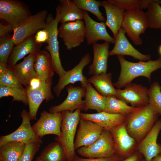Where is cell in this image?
Returning <instances> with one entry per match:
<instances>
[{
	"label": "cell",
	"mask_w": 161,
	"mask_h": 161,
	"mask_svg": "<svg viewBox=\"0 0 161 161\" xmlns=\"http://www.w3.org/2000/svg\"><path fill=\"white\" fill-rule=\"evenodd\" d=\"M48 38V32L46 29L38 30L35 35L36 41L39 44L45 42L46 43Z\"/></svg>",
	"instance_id": "b9f144b4"
},
{
	"label": "cell",
	"mask_w": 161,
	"mask_h": 161,
	"mask_svg": "<svg viewBox=\"0 0 161 161\" xmlns=\"http://www.w3.org/2000/svg\"><path fill=\"white\" fill-rule=\"evenodd\" d=\"M117 58L120 64L121 70L117 81L113 84L118 89L125 87L131 83L133 79L139 76L145 77L150 81L152 72L161 69L160 56L155 60L140 61L136 63L126 60L123 55H118Z\"/></svg>",
	"instance_id": "6da1fadb"
},
{
	"label": "cell",
	"mask_w": 161,
	"mask_h": 161,
	"mask_svg": "<svg viewBox=\"0 0 161 161\" xmlns=\"http://www.w3.org/2000/svg\"><path fill=\"white\" fill-rule=\"evenodd\" d=\"M39 156L44 161H66L63 147L56 141L46 146Z\"/></svg>",
	"instance_id": "1f68e13d"
},
{
	"label": "cell",
	"mask_w": 161,
	"mask_h": 161,
	"mask_svg": "<svg viewBox=\"0 0 161 161\" xmlns=\"http://www.w3.org/2000/svg\"><path fill=\"white\" fill-rule=\"evenodd\" d=\"M36 55L30 54L19 64L11 67L9 66L23 86L26 87L32 79L36 77V74L34 67Z\"/></svg>",
	"instance_id": "cb8c5ba5"
},
{
	"label": "cell",
	"mask_w": 161,
	"mask_h": 161,
	"mask_svg": "<svg viewBox=\"0 0 161 161\" xmlns=\"http://www.w3.org/2000/svg\"><path fill=\"white\" fill-rule=\"evenodd\" d=\"M101 6L104 7L106 12V20L105 25L111 31L115 39L122 27L125 11L107 1H102Z\"/></svg>",
	"instance_id": "4316f807"
},
{
	"label": "cell",
	"mask_w": 161,
	"mask_h": 161,
	"mask_svg": "<svg viewBox=\"0 0 161 161\" xmlns=\"http://www.w3.org/2000/svg\"><path fill=\"white\" fill-rule=\"evenodd\" d=\"M73 1L78 8L83 11L91 13L96 16L98 20L101 22L105 21V18L99 9L102 5V1L96 0H73Z\"/></svg>",
	"instance_id": "e575fe53"
},
{
	"label": "cell",
	"mask_w": 161,
	"mask_h": 161,
	"mask_svg": "<svg viewBox=\"0 0 161 161\" xmlns=\"http://www.w3.org/2000/svg\"><path fill=\"white\" fill-rule=\"evenodd\" d=\"M103 130L102 128L94 122L80 118L75 140V149L93 143Z\"/></svg>",
	"instance_id": "2e32d148"
},
{
	"label": "cell",
	"mask_w": 161,
	"mask_h": 161,
	"mask_svg": "<svg viewBox=\"0 0 161 161\" xmlns=\"http://www.w3.org/2000/svg\"><path fill=\"white\" fill-rule=\"evenodd\" d=\"M127 116L104 111L92 114L80 113V118L91 121L103 130L110 132L117 126L124 123Z\"/></svg>",
	"instance_id": "44dd1931"
},
{
	"label": "cell",
	"mask_w": 161,
	"mask_h": 161,
	"mask_svg": "<svg viewBox=\"0 0 161 161\" xmlns=\"http://www.w3.org/2000/svg\"><path fill=\"white\" fill-rule=\"evenodd\" d=\"M110 132L114 143L115 154L123 159L131 155L135 140L128 133L125 123L115 128Z\"/></svg>",
	"instance_id": "d6986e66"
},
{
	"label": "cell",
	"mask_w": 161,
	"mask_h": 161,
	"mask_svg": "<svg viewBox=\"0 0 161 161\" xmlns=\"http://www.w3.org/2000/svg\"><path fill=\"white\" fill-rule=\"evenodd\" d=\"M161 130V120L156 121L150 131L139 143V152L144 158V161H151L161 154V145L157 143L158 134Z\"/></svg>",
	"instance_id": "9a60e30c"
},
{
	"label": "cell",
	"mask_w": 161,
	"mask_h": 161,
	"mask_svg": "<svg viewBox=\"0 0 161 161\" xmlns=\"http://www.w3.org/2000/svg\"><path fill=\"white\" fill-rule=\"evenodd\" d=\"M109 2L126 11L139 9L140 0H107Z\"/></svg>",
	"instance_id": "ab89813d"
},
{
	"label": "cell",
	"mask_w": 161,
	"mask_h": 161,
	"mask_svg": "<svg viewBox=\"0 0 161 161\" xmlns=\"http://www.w3.org/2000/svg\"><path fill=\"white\" fill-rule=\"evenodd\" d=\"M29 7L18 0H0V19L14 29L22 24L32 16Z\"/></svg>",
	"instance_id": "277c9868"
},
{
	"label": "cell",
	"mask_w": 161,
	"mask_h": 161,
	"mask_svg": "<svg viewBox=\"0 0 161 161\" xmlns=\"http://www.w3.org/2000/svg\"><path fill=\"white\" fill-rule=\"evenodd\" d=\"M123 158L115 154L106 158H86L80 157L76 155L73 161H120Z\"/></svg>",
	"instance_id": "60d3db41"
},
{
	"label": "cell",
	"mask_w": 161,
	"mask_h": 161,
	"mask_svg": "<svg viewBox=\"0 0 161 161\" xmlns=\"http://www.w3.org/2000/svg\"><path fill=\"white\" fill-rule=\"evenodd\" d=\"M41 144L34 142L26 144L23 152L18 161H32L40 149Z\"/></svg>",
	"instance_id": "f35d334b"
},
{
	"label": "cell",
	"mask_w": 161,
	"mask_h": 161,
	"mask_svg": "<svg viewBox=\"0 0 161 161\" xmlns=\"http://www.w3.org/2000/svg\"><path fill=\"white\" fill-rule=\"evenodd\" d=\"M109 43L105 41L102 44L96 43L92 45L93 58L89 68V75H93L106 73L109 56Z\"/></svg>",
	"instance_id": "7402d4cb"
},
{
	"label": "cell",
	"mask_w": 161,
	"mask_h": 161,
	"mask_svg": "<svg viewBox=\"0 0 161 161\" xmlns=\"http://www.w3.org/2000/svg\"><path fill=\"white\" fill-rule=\"evenodd\" d=\"M161 0H154L147 8L146 12L148 27L161 29Z\"/></svg>",
	"instance_id": "d6a6232c"
},
{
	"label": "cell",
	"mask_w": 161,
	"mask_h": 161,
	"mask_svg": "<svg viewBox=\"0 0 161 161\" xmlns=\"http://www.w3.org/2000/svg\"><path fill=\"white\" fill-rule=\"evenodd\" d=\"M126 33L125 30L121 27L115 38L114 47L109 51V56L127 55L140 61H146L150 60V55H144L135 48L126 37Z\"/></svg>",
	"instance_id": "ffe728a7"
},
{
	"label": "cell",
	"mask_w": 161,
	"mask_h": 161,
	"mask_svg": "<svg viewBox=\"0 0 161 161\" xmlns=\"http://www.w3.org/2000/svg\"><path fill=\"white\" fill-rule=\"evenodd\" d=\"M85 38L87 45L93 44L99 40L114 44L115 39L108 33L103 22H98L93 19L87 12L84 11Z\"/></svg>",
	"instance_id": "ac0fdd59"
},
{
	"label": "cell",
	"mask_w": 161,
	"mask_h": 161,
	"mask_svg": "<svg viewBox=\"0 0 161 161\" xmlns=\"http://www.w3.org/2000/svg\"><path fill=\"white\" fill-rule=\"evenodd\" d=\"M122 27L134 44L141 45L142 40L140 35L144 33L148 27L146 13L139 9L125 11Z\"/></svg>",
	"instance_id": "5b68a950"
},
{
	"label": "cell",
	"mask_w": 161,
	"mask_h": 161,
	"mask_svg": "<svg viewBox=\"0 0 161 161\" xmlns=\"http://www.w3.org/2000/svg\"><path fill=\"white\" fill-rule=\"evenodd\" d=\"M158 51L160 57H161V44L158 47Z\"/></svg>",
	"instance_id": "c3c4849f"
},
{
	"label": "cell",
	"mask_w": 161,
	"mask_h": 161,
	"mask_svg": "<svg viewBox=\"0 0 161 161\" xmlns=\"http://www.w3.org/2000/svg\"><path fill=\"white\" fill-rule=\"evenodd\" d=\"M34 67L36 77L41 80L48 82L52 80L55 72L50 55L47 51L41 50L37 54Z\"/></svg>",
	"instance_id": "484cf974"
},
{
	"label": "cell",
	"mask_w": 161,
	"mask_h": 161,
	"mask_svg": "<svg viewBox=\"0 0 161 161\" xmlns=\"http://www.w3.org/2000/svg\"><path fill=\"white\" fill-rule=\"evenodd\" d=\"M77 152L86 158H106L115 154L113 140L111 132L104 130L93 143L77 149Z\"/></svg>",
	"instance_id": "8992f818"
},
{
	"label": "cell",
	"mask_w": 161,
	"mask_h": 161,
	"mask_svg": "<svg viewBox=\"0 0 161 161\" xmlns=\"http://www.w3.org/2000/svg\"><path fill=\"white\" fill-rule=\"evenodd\" d=\"M80 111L78 109L72 112L69 111L61 112V134L60 137H55V140L62 146L66 161H73L76 155L74 146L75 138L80 119Z\"/></svg>",
	"instance_id": "3957f363"
},
{
	"label": "cell",
	"mask_w": 161,
	"mask_h": 161,
	"mask_svg": "<svg viewBox=\"0 0 161 161\" xmlns=\"http://www.w3.org/2000/svg\"><path fill=\"white\" fill-rule=\"evenodd\" d=\"M88 80L94 85L97 91L104 97H116V89L112 82L111 73L93 75L88 79Z\"/></svg>",
	"instance_id": "83f0119b"
},
{
	"label": "cell",
	"mask_w": 161,
	"mask_h": 161,
	"mask_svg": "<svg viewBox=\"0 0 161 161\" xmlns=\"http://www.w3.org/2000/svg\"><path fill=\"white\" fill-rule=\"evenodd\" d=\"M0 161H1V160H0Z\"/></svg>",
	"instance_id": "f907efd6"
},
{
	"label": "cell",
	"mask_w": 161,
	"mask_h": 161,
	"mask_svg": "<svg viewBox=\"0 0 161 161\" xmlns=\"http://www.w3.org/2000/svg\"><path fill=\"white\" fill-rule=\"evenodd\" d=\"M91 61L90 54H86L76 65L71 69L66 71L63 76L59 78L57 83L53 88L57 97H59L62 91L65 87L69 84L80 82L81 86L86 87L89 82L87 78L83 74V70Z\"/></svg>",
	"instance_id": "7c38bea8"
},
{
	"label": "cell",
	"mask_w": 161,
	"mask_h": 161,
	"mask_svg": "<svg viewBox=\"0 0 161 161\" xmlns=\"http://www.w3.org/2000/svg\"><path fill=\"white\" fill-rule=\"evenodd\" d=\"M158 115L149 104L138 107L127 116L126 125L128 133L135 140L141 141L151 129Z\"/></svg>",
	"instance_id": "7a4b0ae2"
},
{
	"label": "cell",
	"mask_w": 161,
	"mask_h": 161,
	"mask_svg": "<svg viewBox=\"0 0 161 161\" xmlns=\"http://www.w3.org/2000/svg\"><path fill=\"white\" fill-rule=\"evenodd\" d=\"M148 104L158 114L161 116V86L155 81L148 89Z\"/></svg>",
	"instance_id": "8d00e7d4"
},
{
	"label": "cell",
	"mask_w": 161,
	"mask_h": 161,
	"mask_svg": "<svg viewBox=\"0 0 161 161\" xmlns=\"http://www.w3.org/2000/svg\"><path fill=\"white\" fill-rule=\"evenodd\" d=\"M143 161H144V160H143Z\"/></svg>",
	"instance_id": "681fc988"
},
{
	"label": "cell",
	"mask_w": 161,
	"mask_h": 161,
	"mask_svg": "<svg viewBox=\"0 0 161 161\" xmlns=\"http://www.w3.org/2000/svg\"><path fill=\"white\" fill-rule=\"evenodd\" d=\"M86 88V91L84 100L86 111L94 110L97 112L104 111L106 102V97L99 93L89 82Z\"/></svg>",
	"instance_id": "f1b7e54d"
},
{
	"label": "cell",
	"mask_w": 161,
	"mask_h": 161,
	"mask_svg": "<svg viewBox=\"0 0 161 161\" xmlns=\"http://www.w3.org/2000/svg\"><path fill=\"white\" fill-rule=\"evenodd\" d=\"M14 29L10 25L0 23V37H4L10 35V33L13 32Z\"/></svg>",
	"instance_id": "7bdbcfd3"
},
{
	"label": "cell",
	"mask_w": 161,
	"mask_h": 161,
	"mask_svg": "<svg viewBox=\"0 0 161 161\" xmlns=\"http://www.w3.org/2000/svg\"><path fill=\"white\" fill-rule=\"evenodd\" d=\"M34 161H44L40 156L37 157Z\"/></svg>",
	"instance_id": "7dc6e473"
},
{
	"label": "cell",
	"mask_w": 161,
	"mask_h": 161,
	"mask_svg": "<svg viewBox=\"0 0 161 161\" xmlns=\"http://www.w3.org/2000/svg\"><path fill=\"white\" fill-rule=\"evenodd\" d=\"M23 88L7 64L0 63V86Z\"/></svg>",
	"instance_id": "836d02e7"
},
{
	"label": "cell",
	"mask_w": 161,
	"mask_h": 161,
	"mask_svg": "<svg viewBox=\"0 0 161 161\" xmlns=\"http://www.w3.org/2000/svg\"><path fill=\"white\" fill-rule=\"evenodd\" d=\"M59 22L57 17L54 18L51 13L48 14L46 20L45 29L48 32L49 38L46 42L47 45L45 47V49L50 55L54 71L60 78L65 74L66 71L62 66L60 58L58 39V25Z\"/></svg>",
	"instance_id": "52a82bcc"
},
{
	"label": "cell",
	"mask_w": 161,
	"mask_h": 161,
	"mask_svg": "<svg viewBox=\"0 0 161 161\" xmlns=\"http://www.w3.org/2000/svg\"><path fill=\"white\" fill-rule=\"evenodd\" d=\"M66 89L68 95L65 99L59 105L51 106L49 109V112H61L64 111L72 112L78 109L86 111L85 102L82 100L85 96L86 87L70 85Z\"/></svg>",
	"instance_id": "4fadbf2b"
},
{
	"label": "cell",
	"mask_w": 161,
	"mask_h": 161,
	"mask_svg": "<svg viewBox=\"0 0 161 161\" xmlns=\"http://www.w3.org/2000/svg\"><path fill=\"white\" fill-rule=\"evenodd\" d=\"M154 0H140L139 7V10H142L143 9L148 8L150 4Z\"/></svg>",
	"instance_id": "f6af8a7d"
},
{
	"label": "cell",
	"mask_w": 161,
	"mask_h": 161,
	"mask_svg": "<svg viewBox=\"0 0 161 161\" xmlns=\"http://www.w3.org/2000/svg\"><path fill=\"white\" fill-rule=\"evenodd\" d=\"M9 96L13 97L12 102L20 101L25 105H28L27 92L24 88L0 86V98Z\"/></svg>",
	"instance_id": "d590c367"
},
{
	"label": "cell",
	"mask_w": 161,
	"mask_h": 161,
	"mask_svg": "<svg viewBox=\"0 0 161 161\" xmlns=\"http://www.w3.org/2000/svg\"><path fill=\"white\" fill-rule=\"evenodd\" d=\"M116 97L133 106L140 107L148 104V89L136 83H131L123 90L116 89Z\"/></svg>",
	"instance_id": "e0dca14e"
},
{
	"label": "cell",
	"mask_w": 161,
	"mask_h": 161,
	"mask_svg": "<svg viewBox=\"0 0 161 161\" xmlns=\"http://www.w3.org/2000/svg\"><path fill=\"white\" fill-rule=\"evenodd\" d=\"M151 161H161V154L155 157Z\"/></svg>",
	"instance_id": "bcb514c9"
},
{
	"label": "cell",
	"mask_w": 161,
	"mask_h": 161,
	"mask_svg": "<svg viewBox=\"0 0 161 161\" xmlns=\"http://www.w3.org/2000/svg\"><path fill=\"white\" fill-rule=\"evenodd\" d=\"M40 114L38 120L32 126L36 136L41 139L48 134H54L60 137L61 134V112L51 113L44 111Z\"/></svg>",
	"instance_id": "30bf717a"
},
{
	"label": "cell",
	"mask_w": 161,
	"mask_h": 161,
	"mask_svg": "<svg viewBox=\"0 0 161 161\" xmlns=\"http://www.w3.org/2000/svg\"><path fill=\"white\" fill-rule=\"evenodd\" d=\"M47 11L43 10L32 15L19 27L14 29L12 39L15 45L36 33L39 30L45 29Z\"/></svg>",
	"instance_id": "8fae6325"
},
{
	"label": "cell",
	"mask_w": 161,
	"mask_h": 161,
	"mask_svg": "<svg viewBox=\"0 0 161 161\" xmlns=\"http://www.w3.org/2000/svg\"><path fill=\"white\" fill-rule=\"evenodd\" d=\"M22 121L19 127L14 131L0 137V146L9 142H16L25 144L30 142L43 143L42 139L36 136L31 126L29 112L23 109L20 114Z\"/></svg>",
	"instance_id": "9c48e42d"
},
{
	"label": "cell",
	"mask_w": 161,
	"mask_h": 161,
	"mask_svg": "<svg viewBox=\"0 0 161 161\" xmlns=\"http://www.w3.org/2000/svg\"><path fill=\"white\" fill-rule=\"evenodd\" d=\"M25 145L20 142H9L0 146V160L18 161Z\"/></svg>",
	"instance_id": "f546056e"
},
{
	"label": "cell",
	"mask_w": 161,
	"mask_h": 161,
	"mask_svg": "<svg viewBox=\"0 0 161 161\" xmlns=\"http://www.w3.org/2000/svg\"><path fill=\"white\" fill-rule=\"evenodd\" d=\"M56 12L55 17L61 24L83 20L84 18V11L78 8L73 0H59Z\"/></svg>",
	"instance_id": "d4e9b609"
},
{
	"label": "cell",
	"mask_w": 161,
	"mask_h": 161,
	"mask_svg": "<svg viewBox=\"0 0 161 161\" xmlns=\"http://www.w3.org/2000/svg\"><path fill=\"white\" fill-rule=\"evenodd\" d=\"M42 46L41 44L36 41L34 35L28 37L14 47L8 60V66L11 67L16 65L28 54L37 55L41 50Z\"/></svg>",
	"instance_id": "603a6c76"
},
{
	"label": "cell",
	"mask_w": 161,
	"mask_h": 161,
	"mask_svg": "<svg viewBox=\"0 0 161 161\" xmlns=\"http://www.w3.org/2000/svg\"><path fill=\"white\" fill-rule=\"evenodd\" d=\"M58 36L61 38L66 49L71 50L78 47L85 38V28L83 20L62 24L58 28Z\"/></svg>",
	"instance_id": "ba28073f"
},
{
	"label": "cell",
	"mask_w": 161,
	"mask_h": 161,
	"mask_svg": "<svg viewBox=\"0 0 161 161\" xmlns=\"http://www.w3.org/2000/svg\"><path fill=\"white\" fill-rule=\"evenodd\" d=\"M52 80L43 82L38 87L34 89H25L27 94L29 114L30 120H36L38 108L43 101L47 102L53 100L54 96L51 92Z\"/></svg>",
	"instance_id": "5bb4252c"
},
{
	"label": "cell",
	"mask_w": 161,
	"mask_h": 161,
	"mask_svg": "<svg viewBox=\"0 0 161 161\" xmlns=\"http://www.w3.org/2000/svg\"><path fill=\"white\" fill-rule=\"evenodd\" d=\"M13 35L0 37V63L7 64L15 44L12 39Z\"/></svg>",
	"instance_id": "74e56055"
},
{
	"label": "cell",
	"mask_w": 161,
	"mask_h": 161,
	"mask_svg": "<svg viewBox=\"0 0 161 161\" xmlns=\"http://www.w3.org/2000/svg\"><path fill=\"white\" fill-rule=\"evenodd\" d=\"M139 152H135L120 161H141L142 158Z\"/></svg>",
	"instance_id": "ee69618b"
},
{
	"label": "cell",
	"mask_w": 161,
	"mask_h": 161,
	"mask_svg": "<svg viewBox=\"0 0 161 161\" xmlns=\"http://www.w3.org/2000/svg\"><path fill=\"white\" fill-rule=\"evenodd\" d=\"M106 102L104 111L128 116L136 111L138 107L130 106L115 96L106 97Z\"/></svg>",
	"instance_id": "4dcf8cb0"
}]
</instances>
